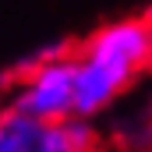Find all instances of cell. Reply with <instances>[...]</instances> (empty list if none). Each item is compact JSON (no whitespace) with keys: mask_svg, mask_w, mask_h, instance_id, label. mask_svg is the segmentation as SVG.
I'll return each instance as SVG.
<instances>
[{"mask_svg":"<svg viewBox=\"0 0 152 152\" xmlns=\"http://www.w3.org/2000/svg\"><path fill=\"white\" fill-rule=\"evenodd\" d=\"M88 145H92V142H88ZM64 149H67V145H64ZM64 149H50V152H64Z\"/></svg>","mask_w":152,"mask_h":152,"instance_id":"6","label":"cell"},{"mask_svg":"<svg viewBox=\"0 0 152 152\" xmlns=\"http://www.w3.org/2000/svg\"><path fill=\"white\" fill-rule=\"evenodd\" d=\"M71 60H75V117H96L99 110H106L117 96L134 81L124 67H117L110 60H99L92 53H81L71 50Z\"/></svg>","mask_w":152,"mask_h":152,"instance_id":"4","label":"cell"},{"mask_svg":"<svg viewBox=\"0 0 152 152\" xmlns=\"http://www.w3.org/2000/svg\"><path fill=\"white\" fill-rule=\"evenodd\" d=\"M18 110L36 120L60 124L75 117V60L67 46H46L39 57L21 60L11 78V96Z\"/></svg>","mask_w":152,"mask_h":152,"instance_id":"1","label":"cell"},{"mask_svg":"<svg viewBox=\"0 0 152 152\" xmlns=\"http://www.w3.org/2000/svg\"><path fill=\"white\" fill-rule=\"evenodd\" d=\"M81 53H92L99 60H110L117 67H124L131 78L152 67V21L145 14L134 18H117L99 25L88 39L78 42Z\"/></svg>","mask_w":152,"mask_h":152,"instance_id":"3","label":"cell"},{"mask_svg":"<svg viewBox=\"0 0 152 152\" xmlns=\"http://www.w3.org/2000/svg\"><path fill=\"white\" fill-rule=\"evenodd\" d=\"M96 142L85 117H67L60 124L36 120L14 103H0V152H50L64 145H88Z\"/></svg>","mask_w":152,"mask_h":152,"instance_id":"2","label":"cell"},{"mask_svg":"<svg viewBox=\"0 0 152 152\" xmlns=\"http://www.w3.org/2000/svg\"><path fill=\"white\" fill-rule=\"evenodd\" d=\"M145 18H149V21H152V7H149V11H145Z\"/></svg>","mask_w":152,"mask_h":152,"instance_id":"5","label":"cell"}]
</instances>
